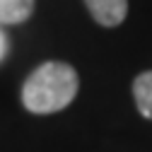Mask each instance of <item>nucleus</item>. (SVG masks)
<instances>
[{"label": "nucleus", "instance_id": "f257e3e1", "mask_svg": "<svg viewBox=\"0 0 152 152\" xmlns=\"http://www.w3.org/2000/svg\"><path fill=\"white\" fill-rule=\"evenodd\" d=\"M77 87L80 80L72 65L48 61L27 77L22 87V104L31 113H56L75 99Z\"/></svg>", "mask_w": 152, "mask_h": 152}, {"label": "nucleus", "instance_id": "f03ea898", "mask_svg": "<svg viewBox=\"0 0 152 152\" xmlns=\"http://www.w3.org/2000/svg\"><path fill=\"white\" fill-rule=\"evenodd\" d=\"M89 15L102 27H118L128 15V0H85Z\"/></svg>", "mask_w": 152, "mask_h": 152}, {"label": "nucleus", "instance_id": "7ed1b4c3", "mask_svg": "<svg viewBox=\"0 0 152 152\" xmlns=\"http://www.w3.org/2000/svg\"><path fill=\"white\" fill-rule=\"evenodd\" d=\"M34 12V0H0V24H22Z\"/></svg>", "mask_w": 152, "mask_h": 152}, {"label": "nucleus", "instance_id": "20e7f679", "mask_svg": "<svg viewBox=\"0 0 152 152\" xmlns=\"http://www.w3.org/2000/svg\"><path fill=\"white\" fill-rule=\"evenodd\" d=\"M133 97H135V106L145 118L152 121V70L142 72L133 82Z\"/></svg>", "mask_w": 152, "mask_h": 152}, {"label": "nucleus", "instance_id": "39448f33", "mask_svg": "<svg viewBox=\"0 0 152 152\" xmlns=\"http://www.w3.org/2000/svg\"><path fill=\"white\" fill-rule=\"evenodd\" d=\"M5 53H7V39H5V34H3V29H0V61L5 58Z\"/></svg>", "mask_w": 152, "mask_h": 152}]
</instances>
